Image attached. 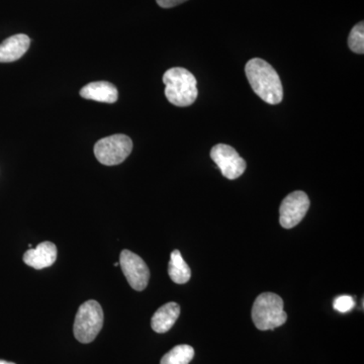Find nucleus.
Instances as JSON below:
<instances>
[{
    "instance_id": "nucleus-1",
    "label": "nucleus",
    "mask_w": 364,
    "mask_h": 364,
    "mask_svg": "<svg viewBox=\"0 0 364 364\" xmlns=\"http://www.w3.org/2000/svg\"><path fill=\"white\" fill-rule=\"evenodd\" d=\"M245 73L254 92L269 105H279L284 97L282 81L277 72L260 58L249 60Z\"/></svg>"
},
{
    "instance_id": "nucleus-2",
    "label": "nucleus",
    "mask_w": 364,
    "mask_h": 364,
    "mask_svg": "<svg viewBox=\"0 0 364 364\" xmlns=\"http://www.w3.org/2000/svg\"><path fill=\"white\" fill-rule=\"evenodd\" d=\"M165 95L170 104L176 107H189L198 97V82L191 72L181 67H174L163 75Z\"/></svg>"
},
{
    "instance_id": "nucleus-3",
    "label": "nucleus",
    "mask_w": 364,
    "mask_h": 364,
    "mask_svg": "<svg viewBox=\"0 0 364 364\" xmlns=\"http://www.w3.org/2000/svg\"><path fill=\"white\" fill-rule=\"evenodd\" d=\"M252 320L261 331L274 330L287 322V314L284 310V301L277 294H261L254 301Z\"/></svg>"
},
{
    "instance_id": "nucleus-4",
    "label": "nucleus",
    "mask_w": 364,
    "mask_h": 364,
    "mask_svg": "<svg viewBox=\"0 0 364 364\" xmlns=\"http://www.w3.org/2000/svg\"><path fill=\"white\" fill-rule=\"evenodd\" d=\"M104 311L95 299H90L79 306L74 321V337L80 343L88 344L97 338L104 326Z\"/></svg>"
},
{
    "instance_id": "nucleus-5",
    "label": "nucleus",
    "mask_w": 364,
    "mask_h": 364,
    "mask_svg": "<svg viewBox=\"0 0 364 364\" xmlns=\"http://www.w3.org/2000/svg\"><path fill=\"white\" fill-rule=\"evenodd\" d=\"M133 150L130 136L117 134L105 136L95 146V155L98 161L107 166H114L123 163Z\"/></svg>"
},
{
    "instance_id": "nucleus-6",
    "label": "nucleus",
    "mask_w": 364,
    "mask_h": 364,
    "mask_svg": "<svg viewBox=\"0 0 364 364\" xmlns=\"http://www.w3.org/2000/svg\"><path fill=\"white\" fill-rule=\"evenodd\" d=\"M119 263L132 289L142 291L147 287L150 270L140 256L130 250H123L119 255Z\"/></svg>"
},
{
    "instance_id": "nucleus-7",
    "label": "nucleus",
    "mask_w": 364,
    "mask_h": 364,
    "mask_svg": "<svg viewBox=\"0 0 364 364\" xmlns=\"http://www.w3.org/2000/svg\"><path fill=\"white\" fill-rule=\"evenodd\" d=\"M210 157L228 179L239 178L245 172V160L231 146L218 144L212 148Z\"/></svg>"
},
{
    "instance_id": "nucleus-8",
    "label": "nucleus",
    "mask_w": 364,
    "mask_h": 364,
    "mask_svg": "<svg viewBox=\"0 0 364 364\" xmlns=\"http://www.w3.org/2000/svg\"><path fill=\"white\" fill-rule=\"evenodd\" d=\"M310 208V198L304 191H294L282 200L279 223L284 229H291L301 222Z\"/></svg>"
},
{
    "instance_id": "nucleus-9",
    "label": "nucleus",
    "mask_w": 364,
    "mask_h": 364,
    "mask_svg": "<svg viewBox=\"0 0 364 364\" xmlns=\"http://www.w3.org/2000/svg\"><path fill=\"white\" fill-rule=\"evenodd\" d=\"M57 247L49 241L42 242L35 249L30 248L23 254V262L35 269L52 267L57 259Z\"/></svg>"
},
{
    "instance_id": "nucleus-10",
    "label": "nucleus",
    "mask_w": 364,
    "mask_h": 364,
    "mask_svg": "<svg viewBox=\"0 0 364 364\" xmlns=\"http://www.w3.org/2000/svg\"><path fill=\"white\" fill-rule=\"evenodd\" d=\"M31 40L25 33L7 38L0 44V63H9L21 59L28 52Z\"/></svg>"
},
{
    "instance_id": "nucleus-11",
    "label": "nucleus",
    "mask_w": 364,
    "mask_h": 364,
    "mask_svg": "<svg viewBox=\"0 0 364 364\" xmlns=\"http://www.w3.org/2000/svg\"><path fill=\"white\" fill-rule=\"evenodd\" d=\"M81 97L104 104H114L119 97L116 86L107 81L91 82L81 88Z\"/></svg>"
},
{
    "instance_id": "nucleus-12",
    "label": "nucleus",
    "mask_w": 364,
    "mask_h": 364,
    "mask_svg": "<svg viewBox=\"0 0 364 364\" xmlns=\"http://www.w3.org/2000/svg\"><path fill=\"white\" fill-rule=\"evenodd\" d=\"M181 316V306L178 304L167 303L161 308L158 309L157 312L151 318V327L156 333L168 332Z\"/></svg>"
},
{
    "instance_id": "nucleus-13",
    "label": "nucleus",
    "mask_w": 364,
    "mask_h": 364,
    "mask_svg": "<svg viewBox=\"0 0 364 364\" xmlns=\"http://www.w3.org/2000/svg\"><path fill=\"white\" fill-rule=\"evenodd\" d=\"M168 274L172 282L177 284H186L191 279V268L182 258L181 251H172L168 264Z\"/></svg>"
},
{
    "instance_id": "nucleus-14",
    "label": "nucleus",
    "mask_w": 364,
    "mask_h": 364,
    "mask_svg": "<svg viewBox=\"0 0 364 364\" xmlns=\"http://www.w3.org/2000/svg\"><path fill=\"white\" fill-rule=\"evenodd\" d=\"M195 356V349L189 345L182 344L173 347L163 356L160 364H189Z\"/></svg>"
},
{
    "instance_id": "nucleus-15",
    "label": "nucleus",
    "mask_w": 364,
    "mask_h": 364,
    "mask_svg": "<svg viewBox=\"0 0 364 364\" xmlns=\"http://www.w3.org/2000/svg\"><path fill=\"white\" fill-rule=\"evenodd\" d=\"M349 49L356 54L364 53V23L360 21L352 28L348 37Z\"/></svg>"
},
{
    "instance_id": "nucleus-16",
    "label": "nucleus",
    "mask_w": 364,
    "mask_h": 364,
    "mask_svg": "<svg viewBox=\"0 0 364 364\" xmlns=\"http://www.w3.org/2000/svg\"><path fill=\"white\" fill-rule=\"evenodd\" d=\"M354 306H355V301L350 296H338L334 301V309L339 313L350 312Z\"/></svg>"
},
{
    "instance_id": "nucleus-17",
    "label": "nucleus",
    "mask_w": 364,
    "mask_h": 364,
    "mask_svg": "<svg viewBox=\"0 0 364 364\" xmlns=\"http://www.w3.org/2000/svg\"><path fill=\"white\" fill-rule=\"evenodd\" d=\"M186 1L188 0H156L158 6L162 9H171V7H176Z\"/></svg>"
},
{
    "instance_id": "nucleus-18",
    "label": "nucleus",
    "mask_w": 364,
    "mask_h": 364,
    "mask_svg": "<svg viewBox=\"0 0 364 364\" xmlns=\"http://www.w3.org/2000/svg\"><path fill=\"white\" fill-rule=\"evenodd\" d=\"M0 364H16V363H9V361L1 360V359H0Z\"/></svg>"
},
{
    "instance_id": "nucleus-19",
    "label": "nucleus",
    "mask_w": 364,
    "mask_h": 364,
    "mask_svg": "<svg viewBox=\"0 0 364 364\" xmlns=\"http://www.w3.org/2000/svg\"><path fill=\"white\" fill-rule=\"evenodd\" d=\"M114 267H119V262L114 263Z\"/></svg>"
}]
</instances>
